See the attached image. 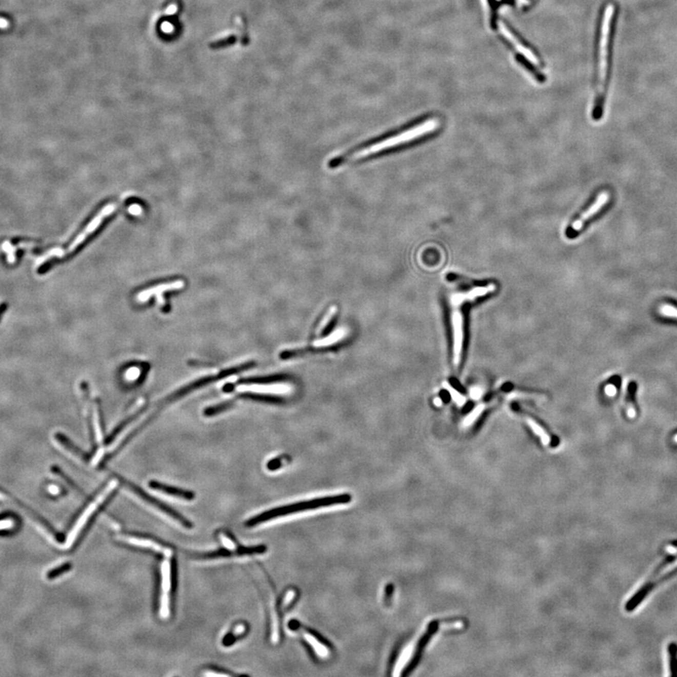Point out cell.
I'll return each instance as SVG.
<instances>
[{
	"mask_svg": "<svg viewBox=\"0 0 677 677\" xmlns=\"http://www.w3.org/2000/svg\"><path fill=\"white\" fill-rule=\"evenodd\" d=\"M616 13L618 9L614 3H608L601 15L598 45V96L593 109L595 120L601 118L603 114L604 101L609 86Z\"/></svg>",
	"mask_w": 677,
	"mask_h": 677,
	"instance_id": "cell-1",
	"label": "cell"
},
{
	"mask_svg": "<svg viewBox=\"0 0 677 677\" xmlns=\"http://www.w3.org/2000/svg\"><path fill=\"white\" fill-rule=\"evenodd\" d=\"M352 497L349 494H342V495H336V496H326V497H320V499H313L310 501H304V502H296L286 506H281V507L274 508L266 511L265 513H260L258 515H255L252 519H248L246 522L247 527H254L256 525L265 523L266 521L273 520L276 517H282L285 515H289L292 513H299L303 511H308V510H314L318 508L328 507V506H333V505H338V504H345L351 502Z\"/></svg>",
	"mask_w": 677,
	"mask_h": 677,
	"instance_id": "cell-2",
	"label": "cell"
},
{
	"mask_svg": "<svg viewBox=\"0 0 677 677\" xmlns=\"http://www.w3.org/2000/svg\"><path fill=\"white\" fill-rule=\"evenodd\" d=\"M440 121L437 118H430L425 121L423 124H417L416 126L412 127L410 129L406 130L402 132L398 135H395L394 136H390L383 141H378L376 143H373L370 146L366 147L364 149L359 150L357 152L353 153L350 155V160H357L361 158L367 157L372 154H375L378 152H383L385 150H388L390 148H394L396 146H399L401 144H404L406 142L417 140L421 136H423L426 134H430L434 132V130L437 129L440 126Z\"/></svg>",
	"mask_w": 677,
	"mask_h": 677,
	"instance_id": "cell-3",
	"label": "cell"
},
{
	"mask_svg": "<svg viewBox=\"0 0 677 677\" xmlns=\"http://www.w3.org/2000/svg\"><path fill=\"white\" fill-rule=\"evenodd\" d=\"M184 8V0H167L164 3L156 21V31L162 39H173L180 35Z\"/></svg>",
	"mask_w": 677,
	"mask_h": 677,
	"instance_id": "cell-4",
	"label": "cell"
},
{
	"mask_svg": "<svg viewBox=\"0 0 677 677\" xmlns=\"http://www.w3.org/2000/svg\"><path fill=\"white\" fill-rule=\"evenodd\" d=\"M116 486H117V483H116V482L110 483V484L107 485V487H106L104 490L101 491L100 494L96 496L95 499H94L92 502H90V504L87 506V508L84 510V512H83L82 514L79 516L77 521H76V523L73 526V529L70 530L69 535H68L67 537V540L65 542V546H66V547H70L73 545V542L75 541V539L77 538L79 533L81 532V530L84 528L85 525L88 523L89 519L92 516L93 513H95L96 509L99 507L103 502H105L107 500H108L112 494H114V491L116 490Z\"/></svg>",
	"mask_w": 677,
	"mask_h": 677,
	"instance_id": "cell-5",
	"label": "cell"
},
{
	"mask_svg": "<svg viewBox=\"0 0 677 677\" xmlns=\"http://www.w3.org/2000/svg\"><path fill=\"white\" fill-rule=\"evenodd\" d=\"M117 477L120 480V482H122L128 489H130L132 492H134L135 495L140 496L144 502H146L150 505H152V507L156 508L159 511H161L162 513H166L170 519H173L176 522H178L179 524L184 526L186 529H192L193 525H192L191 522L188 519H186L185 516H183L181 513H177L172 508L166 505L164 502H160L157 499L150 496L148 493H146L143 489H141V487H138L137 485L132 484L129 481H126V480H124V478H122L120 476H117Z\"/></svg>",
	"mask_w": 677,
	"mask_h": 677,
	"instance_id": "cell-6",
	"label": "cell"
},
{
	"mask_svg": "<svg viewBox=\"0 0 677 677\" xmlns=\"http://www.w3.org/2000/svg\"><path fill=\"white\" fill-rule=\"evenodd\" d=\"M174 566L169 560H165L161 567V590L162 592L158 598L159 604V613L161 617L168 618L169 615V604H170V592H173L174 587Z\"/></svg>",
	"mask_w": 677,
	"mask_h": 677,
	"instance_id": "cell-7",
	"label": "cell"
},
{
	"mask_svg": "<svg viewBox=\"0 0 677 677\" xmlns=\"http://www.w3.org/2000/svg\"><path fill=\"white\" fill-rule=\"evenodd\" d=\"M255 365H256V362H254V361H248V362H246V363H244V364H240V365H237V366L235 367H231L230 369L224 370V371H222V372H220V374L212 375V376H208V377L201 378V379H198L197 381H194L193 383L189 384V385H187L186 387H184V388L179 389L177 392H175L174 394H172L170 397H169L167 401L176 400V399L180 398L182 396H184V395L191 392L194 389L202 388L203 386H206V385L212 383V382H214V381H217V380H220V379L228 377V376H230L231 374H234V373H238V372L247 371V370H249V369L253 368Z\"/></svg>",
	"mask_w": 677,
	"mask_h": 677,
	"instance_id": "cell-8",
	"label": "cell"
},
{
	"mask_svg": "<svg viewBox=\"0 0 677 677\" xmlns=\"http://www.w3.org/2000/svg\"><path fill=\"white\" fill-rule=\"evenodd\" d=\"M460 307L452 308L451 327H452V360L454 365L459 366L462 357L464 345V318Z\"/></svg>",
	"mask_w": 677,
	"mask_h": 677,
	"instance_id": "cell-9",
	"label": "cell"
},
{
	"mask_svg": "<svg viewBox=\"0 0 677 677\" xmlns=\"http://www.w3.org/2000/svg\"><path fill=\"white\" fill-rule=\"evenodd\" d=\"M440 624H441V621L440 620H433L429 623L428 626L426 628V631L424 632V634L419 640L411 660L409 661L408 665L406 666V670L402 673V675H408L417 667L429 642L431 641L432 638L434 637V634L439 631Z\"/></svg>",
	"mask_w": 677,
	"mask_h": 677,
	"instance_id": "cell-10",
	"label": "cell"
},
{
	"mask_svg": "<svg viewBox=\"0 0 677 677\" xmlns=\"http://www.w3.org/2000/svg\"><path fill=\"white\" fill-rule=\"evenodd\" d=\"M609 200V192H601L598 195V197H596L595 202L592 203V205L587 209L586 211L581 214V216L575 220L572 225L570 226L569 229L566 231V235L569 238H574L578 234V232L583 228V226L586 223L587 221L590 220L592 216H593L594 214H598V212L607 204Z\"/></svg>",
	"mask_w": 677,
	"mask_h": 677,
	"instance_id": "cell-11",
	"label": "cell"
},
{
	"mask_svg": "<svg viewBox=\"0 0 677 677\" xmlns=\"http://www.w3.org/2000/svg\"><path fill=\"white\" fill-rule=\"evenodd\" d=\"M116 209H117V204H113V203H110L107 206L103 207L101 211L96 214L95 216L93 217V220H91L88 226L86 227L84 231H82L78 236L74 239V241L71 244V246L69 247V249L67 250V253H72L76 248H78L79 246L87 239V237L90 235V234H92L100 227L104 218L112 214Z\"/></svg>",
	"mask_w": 677,
	"mask_h": 677,
	"instance_id": "cell-12",
	"label": "cell"
},
{
	"mask_svg": "<svg viewBox=\"0 0 677 677\" xmlns=\"http://www.w3.org/2000/svg\"><path fill=\"white\" fill-rule=\"evenodd\" d=\"M124 543H127L133 546L136 547H144V548H150L152 550H154L156 552L162 553L166 557H171L172 555V550L167 547V545H164L162 543H159L156 540H153L151 537L142 535H133V534H124L120 537Z\"/></svg>",
	"mask_w": 677,
	"mask_h": 677,
	"instance_id": "cell-13",
	"label": "cell"
},
{
	"mask_svg": "<svg viewBox=\"0 0 677 677\" xmlns=\"http://www.w3.org/2000/svg\"><path fill=\"white\" fill-rule=\"evenodd\" d=\"M300 627L302 628V634L304 641L308 645H310V648L312 649L318 656L322 659H326L329 655V652L331 650L330 643L327 642L325 638L321 636L319 633L311 630L310 628L304 627L300 625Z\"/></svg>",
	"mask_w": 677,
	"mask_h": 677,
	"instance_id": "cell-14",
	"label": "cell"
},
{
	"mask_svg": "<svg viewBox=\"0 0 677 677\" xmlns=\"http://www.w3.org/2000/svg\"><path fill=\"white\" fill-rule=\"evenodd\" d=\"M496 290L495 284L491 283L484 287H476L469 290L468 292H459L452 293L450 297V304L451 308L461 307L467 301H473L474 299L481 296H485L487 293H492Z\"/></svg>",
	"mask_w": 677,
	"mask_h": 677,
	"instance_id": "cell-15",
	"label": "cell"
},
{
	"mask_svg": "<svg viewBox=\"0 0 677 677\" xmlns=\"http://www.w3.org/2000/svg\"><path fill=\"white\" fill-rule=\"evenodd\" d=\"M499 28H500V31L502 34V36L505 37V39H507L508 42L513 45V48L519 52V54H521L526 58H528L529 62H531V63L539 64V59L536 56L535 54L530 50L529 47L525 46L524 44L513 34V31H511L507 28V26L505 24L500 23Z\"/></svg>",
	"mask_w": 677,
	"mask_h": 677,
	"instance_id": "cell-16",
	"label": "cell"
},
{
	"mask_svg": "<svg viewBox=\"0 0 677 677\" xmlns=\"http://www.w3.org/2000/svg\"><path fill=\"white\" fill-rule=\"evenodd\" d=\"M149 486L154 490L160 491L169 496H175L185 501H193L195 499V494L192 491L185 490L171 485H165L157 481H150Z\"/></svg>",
	"mask_w": 677,
	"mask_h": 677,
	"instance_id": "cell-17",
	"label": "cell"
},
{
	"mask_svg": "<svg viewBox=\"0 0 677 677\" xmlns=\"http://www.w3.org/2000/svg\"><path fill=\"white\" fill-rule=\"evenodd\" d=\"M184 285H185V282L183 281H176V282H169V283L160 284V285H157L155 287L150 288V289H147L145 291H142V292L138 293L137 298L141 301H145L149 297H151L152 295H157V296H159V301H161L162 303H164L163 298L161 297V294H162L161 293L167 292V291L178 290V289L184 287Z\"/></svg>",
	"mask_w": 677,
	"mask_h": 677,
	"instance_id": "cell-18",
	"label": "cell"
},
{
	"mask_svg": "<svg viewBox=\"0 0 677 677\" xmlns=\"http://www.w3.org/2000/svg\"><path fill=\"white\" fill-rule=\"evenodd\" d=\"M637 383L632 381L628 384L626 389V414L629 419H635L638 416V407L636 405V392H637Z\"/></svg>",
	"mask_w": 677,
	"mask_h": 677,
	"instance_id": "cell-19",
	"label": "cell"
},
{
	"mask_svg": "<svg viewBox=\"0 0 677 677\" xmlns=\"http://www.w3.org/2000/svg\"><path fill=\"white\" fill-rule=\"evenodd\" d=\"M248 630V626L246 624H237L222 640V644L226 647H230L233 643H236L237 640L242 638Z\"/></svg>",
	"mask_w": 677,
	"mask_h": 677,
	"instance_id": "cell-20",
	"label": "cell"
},
{
	"mask_svg": "<svg viewBox=\"0 0 677 677\" xmlns=\"http://www.w3.org/2000/svg\"><path fill=\"white\" fill-rule=\"evenodd\" d=\"M286 378L287 377H286L285 375H282V374H278V375H268V376H261V377L243 378L241 380H239V381L237 382V384H238V385H246V386H247V385H256V384H257V385H262V384L275 383V382H277V381L284 380V379H286Z\"/></svg>",
	"mask_w": 677,
	"mask_h": 677,
	"instance_id": "cell-21",
	"label": "cell"
},
{
	"mask_svg": "<svg viewBox=\"0 0 677 677\" xmlns=\"http://www.w3.org/2000/svg\"><path fill=\"white\" fill-rule=\"evenodd\" d=\"M236 36L235 34H227L225 36H222L218 39H215L213 42L209 44V48L212 50H220L224 49L231 45H234L236 43Z\"/></svg>",
	"mask_w": 677,
	"mask_h": 677,
	"instance_id": "cell-22",
	"label": "cell"
},
{
	"mask_svg": "<svg viewBox=\"0 0 677 677\" xmlns=\"http://www.w3.org/2000/svg\"><path fill=\"white\" fill-rule=\"evenodd\" d=\"M658 312L664 319L677 322V303L664 302L659 306Z\"/></svg>",
	"mask_w": 677,
	"mask_h": 677,
	"instance_id": "cell-23",
	"label": "cell"
},
{
	"mask_svg": "<svg viewBox=\"0 0 677 677\" xmlns=\"http://www.w3.org/2000/svg\"><path fill=\"white\" fill-rule=\"evenodd\" d=\"M526 423L530 426L531 431H532L536 435L539 436V439L541 440L544 445H548V444H550V440H550V436L547 434V432L544 430L543 427H541L538 423H536L534 420H532V419H530V417H526Z\"/></svg>",
	"mask_w": 677,
	"mask_h": 677,
	"instance_id": "cell-24",
	"label": "cell"
},
{
	"mask_svg": "<svg viewBox=\"0 0 677 677\" xmlns=\"http://www.w3.org/2000/svg\"><path fill=\"white\" fill-rule=\"evenodd\" d=\"M56 440H58V442H59L61 444L64 446V447H65L66 449H68L69 451H71V452L74 453L75 455L83 458L84 460H87V459L89 458V455H88L87 453H85L84 451H81L78 447H76V446L74 445L71 440H68L67 437H66L64 434H56Z\"/></svg>",
	"mask_w": 677,
	"mask_h": 677,
	"instance_id": "cell-25",
	"label": "cell"
},
{
	"mask_svg": "<svg viewBox=\"0 0 677 677\" xmlns=\"http://www.w3.org/2000/svg\"><path fill=\"white\" fill-rule=\"evenodd\" d=\"M487 407H488V404H481L479 406H476L473 410L464 419L463 426L465 428H467V427L473 425L474 423H476V421L481 417V415L484 413Z\"/></svg>",
	"mask_w": 677,
	"mask_h": 677,
	"instance_id": "cell-26",
	"label": "cell"
},
{
	"mask_svg": "<svg viewBox=\"0 0 677 677\" xmlns=\"http://www.w3.org/2000/svg\"><path fill=\"white\" fill-rule=\"evenodd\" d=\"M232 405H233V402H232V401H227V402H223V403L217 404V405H215V406H209L207 408H205L204 411H203V413H204V416H206V417H213V416H215V415H218L220 413H222V412L230 409L231 406H232Z\"/></svg>",
	"mask_w": 677,
	"mask_h": 677,
	"instance_id": "cell-27",
	"label": "cell"
},
{
	"mask_svg": "<svg viewBox=\"0 0 677 677\" xmlns=\"http://www.w3.org/2000/svg\"><path fill=\"white\" fill-rule=\"evenodd\" d=\"M670 654V668L671 676H677V644L671 643L668 646Z\"/></svg>",
	"mask_w": 677,
	"mask_h": 677,
	"instance_id": "cell-28",
	"label": "cell"
},
{
	"mask_svg": "<svg viewBox=\"0 0 677 677\" xmlns=\"http://www.w3.org/2000/svg\"><path fill=\"white\" fill-rule=\"evenodd\" d=\"M141 412V411L135 412V414H133L131 417H127L126 420H124L123 423H120L118 426L113 430L112 433L107 436V440L105 441L106 444H107V445H109V444L112 442L113 440L118 435V433H120V432H121V431H122V430H123V429H124V427H125V426L131 422V421H133L135 417H137V415H138Z\"/></svg>",
	"mask_w": 677,
	"mask_h": 677,
	"instance_id": "cell-29",
	"label": "cell"
},
{
	"mask_svg": "<svg viewBox=\"0 0 677 677\" xmlns=\"http://www.w3.org/2000/svg\"><path fill=\"white\" fill-rule=\"evenodd\" d=\"M295 596H296V592L293 589H289L287 592L282 595V601L280 602V607L282 608V610H286L285 609L293 605Z\"/></svg>",
	"mask_w": 677,
	"mask_h": 677,
	"instance_id": "cell-30",
	"label": "cell"
},
{
	"mask_svg": "<svg viewBox=\"0 0 677 677\" xmlns=\"http://www.w3.org/2000/svg\"><path fill=\"white\" fill-rule=\"evenodd\" d=\"M71 567H72V564H70V563H66V564H62V565H61V566H57V567H56V568H54V569L50 570V571L48 572V574H47V578H48L49 580H53V579H56V578H57V576H59V575H62V574H64V573H66L67 571H69V570L71 569Z\"/></svg>",
	"mask_w": 677,
	"mask_h": 677,
	"instance_id": "cell-31",
	"label": "cell"
},
{
	"mask_svg": "<svg viewBox=\"0 0 677 677\" xmlns=\"http://www.w3.org/2000/svg\"><path fill=\"white\" fill-rule=\"evenodd\" d=\"M620 384L619 378L615 377L612 379V382L607 384L604 388V392L608 397H614L617 394L618 391V385Z\"/></svg>",
	"mask_w": 677,
	"mask_h": 677,
	"instance_id": "cell-32",
	"label": "cell"
},
{
	"mask_svg": "<svg viewBox=\"0 0 677 677\" xmlns=\"http://www.w3.org/2000/svg\"><path fill=\"white\" fill-rule=\"evenodd\" d=\"M445 388L447 389V390H449L451 398L453 399V401L456 403L458 406H462L465 405V403H466V398H465L461 393H459L456 389H454V388H452V387H451L449 384L447 383H445Z\"/></svg>",
	"mask_w": 677,
	"mask_h": 677,
	"instance_id": "cell-33",
	"label": "cell"
},
{
	"mask_svg": "<svg viewBox=\"0 0 677 677\" xmlns=\"http://www.w3.org/2000/svg\"><path fill=\"white\" fill-rule=\"evenodd\" d=\"M15 520L10 517L0 519V531L13 530L15 527Z\"/></svg>",
	"mask_w": 677,
	"mask_h": 677,
	"instance_id": "cell-34",
	"label": "cell"
},
{
	"mask_svg": "<svg viewBox=\"0 0 677 677\" xmlns=\"http://www.w3.org/2000/svg\"><path fill=\"white\" fill-rule=\"evenodd\" d=\"M128 212H129L130 214H132V215L138 216V215H141V214H142L143 210L141 208V205H138V204H132L131 206H129V208H128Z\"/></svg>",
	"mask_w": 677,
	"mask_h": 677,
	"instance_id": "cell-35",
	"label": "cell"
},
{
	"mask_svg": "<svg viewBox=\"0 0 677 677\" xmlns=\"http://www.w3.org/2000/svg\"><path fill=\"white\" fill-rule=\"evenodd\" d=\"M335 321H336V317L334 316V312H333L332 315H331V318H330V320H329V322L327 323V326H326V327H325V328H324V331H323V335H326V334H328V333L331 331V329H332L333 327L335 326Z\"/></svg>",
	"mask_w": 677,
	"mask_h": 677,
	"instance_id": "cell-36",
	"label": "cell"
},
{
	"mask_svg": "<svg viewBox=\"0 0 677 677\" xmlns=\"http://www.w3.org/2000/svg\"><path fill=\"white\" fill-rule=\"evenodd\" d=\"M470 395H471V398H472L473 400L474 399H475V400H477V399H479V398H481V397H482V395H483V391H482V389H478V388H475V389H471V391H470Z\"/></svg>",
	"mask_w": 677,
	"mask_h": 677,
	"instance_id": "cell-37",
	"label": "cell"
},
{
	"mask_svg": "<svg viewBox=\"0 0 677 677\" xmlns=\"http://www.w3.org/2000/svg\"><path fill=\"white\" fill-rule=\"evenodd\" d=\"M10 27H11L10 22L4 17L0 16V29H8Z\"/></svg>",
	"mask_w": 677,
	"mask_h": 677,
	"instance_id": "cell-38",
	"label": "cell"
},
{
	"mask_svg": "<svg viewBox=\"0 0 677 677\" xmlns=\"http://www.w3.org/2000/svg\"><path fill=\"white\" fill-rule=\"evenodd\" d=\"M48 492L52 495H57L59 493V488L56 485H49L48 486Z\"/></svg>",
	"mask_w": 677,
	"mask_h": 677,
	"instance_id": "cell-39",
	"label": "cell"
},
{
	"mask_svg": "<svg viewBox=\"0 0 677 677\" xmlns=\"http://www.w3.org/2000/svg\"><path fill=\"white\" fill-rule=\"evenodd\" d=\"M234 389V385H233V384L230 383V384H227L226 386H224V388H223V390H224L225 392H230V391H232V389Z\"/></svg>",
	"mask_w": 677,
	"mask_h": 677,
	"instance_id": "cell-40",
	"label": "cell"
},
{
	"mask_svg": "<svg viewBox=\"0 0 677 677\" xmlns=\"http://www.w3.org/2000/svg\"><path fill=\"white\" fill-rule=\"evenodd\" d=\"M671 441L673 445H677V431L671 434Z\"/></svg>",
	"mask_w": 677,
	"mask_h": 677,
	"instance_id": "cell-41",
	"label": "cell"
},
{
	"mask_svg": "<svg viewBox=\"0 0 677 677\" xmlns=\"http://www.w3.org/2000/svg\"><path fill=\"white\" fill-rule=\"evenodd\" d=\"M435 404H436L437 406H440V405H441V401H440V398H437V399L435 400Z\"/></svg>",
	"mask_w": 677,
	"mask_h": 677,
	"instance_id": "cell-42",
	"label": "cell"
}]
</instances>
